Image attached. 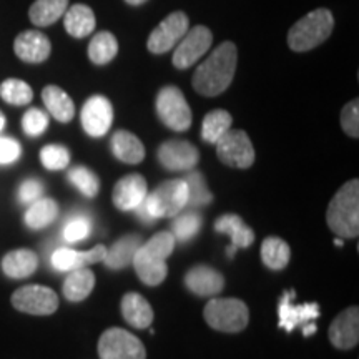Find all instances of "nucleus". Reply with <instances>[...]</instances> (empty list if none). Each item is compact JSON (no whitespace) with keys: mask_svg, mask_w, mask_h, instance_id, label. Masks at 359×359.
Instances as JSON below:
<instances>
[{"mask_svg":"<svg viewBox=\"0 0 359 359\" xmlns=\"http://www.w3.org/2000/svg\"><path fill=\"white\" fill-rule=\"evenodd\" d=\"M188 188L185 180H168L148 193L145 206L154 219L177 217L187 206Z\"/></svg>","mask_w":359,"mask_h":359,"instance_id":"obj_6","label":"nucleus"},{"mask_svg":"<svg viewBox=\"0 0 359 359\" xmlns=\"http://www.w3.org/2000/svg\"><path fill=\"white\" fill-rule=\"evenodd\" d=\"M215 230L231 238L233 248H248L255 241V231L238 215H223L215 223Z\"/></svg>","mask_w":359,"mask_h":359,"instance_id":"obj_25","label":"nucleus"},{"mask_svg":"<svg viewBox=\"0 0 359 359\" xmlns=\"http://www.w3.org/2000/svg\"><path fill=\"white\" fill-rule=\"evenodd\" d=\"M341 127L351 138L359 137V102L353 100L341 111Z\"/></svg>","mask_w":359,"mask_h":359,"instance_id":"obj_41","label":"nucleus"},{"mask_svg":"<svg viewBox=\"0 0 359 359\" xmlns=\"http://www.w3.org/2000/svg\"><path fill=\"white\" fill-rule=\"evenodd\" d=\"M213 42V34L208 27L195 25L188 29L183 39L177 43L173 53V65L178 70L190 69L193 64L200 60L210 50Z\"/></svg>","mask_w":359,"mask_h":359,"instance_id":"obj_10","label":"nucleus"},{"mask_svg":"<svg viewBox=\"0 0 359 359\" xmlns=\"http://www.w3.org/2000/svg\"><path fill=\"white\" fill-rule=\"evenodd\" d=\"M294 291H288L283 294L280 303V327L286 333H291L294 327H302L303 334L311 336L316 333V325L314 320L320 316V306L316 303H304V304H293Z\"/></svg>","mask_w":359,"mask_h":359,"instance_id":"obj_11","label":"nucleus"},{"mask_svg":"<svg viewBox=\"0 0 359 359\" xmlns=\"http://www.w3.org/2000/svg\"><path fill=\"white\" fill-rule=\"evenodd\" d=\"M13 52L27 64H42L50 57L52 45L47 35L39 30H25L17 35L13 42Z\"/></svg>","mask_w":359,"mask_h":359,"instance_id":"obj_17","label":"nucleus"},{"mask_svg":"<svg viewBox=\"0 0 359 359\" xmlns=\"http://www.w3.org/2000/svg\"><path fill=\"white\" fill-rule=\"evenodd\" d=\"M69 0H35L29 11V19L37 27H48L64 17Z\"/></svg>","mask_w":359,"mask_h":359,"instance_id":"obj_29","label":"nucleus"},{"mask_svg":"<svg viewBox=\"0 0 359 359\" xmlns=\"http://www.w3.org/2000/svg\"><path fill=\"white\" fill-rule=\"evenodd\" d=\"M334 29V17L327 8H316L306 13L291 27L288 45L294 52H308L321 45Z\"/></svg>","mask_w":359,"mask_h":359,"instance_id":"obj_4","label":"nucleus"},{"mask_svg":"<svg viewBox=\"0 0 359 359\" xmlns=\"http://www.w3.org/2000/svg\"><path fill=\"white\" fill-rule=\"evenodd\" d=\"M210 327L222 333H240L248 326V306L236 298H213L203 309Z\"/></svg>","mask_w":359,"mask_h":359,"instance_id":"obj_5","label":"nucleus"},{"mask_svg":"<svg viewBox=\"0 0 359 359\" xmlns=\"http://www.w3.org/2000/svg\"><path fill=\"white\" fill-rule=\"evenodd\" d=\"M42 100L47 107L48 114L53 118L62 123H69L75 115V105L74 100L69 97L65 90H62L57 85H47L42 90Z\"/></svg>","mask_w":359,"mask_h":359,"instance_id":"obj_24","label":"nucleus"},{"mask_svg":"<svg viewBox=\"0 0 359 359\" xmlns=\"http://www.w3.org/2000/svg\"><path fill=\"white\" fill-rule=\"evenodd\" d=\"M69 178H70V182L74 183V185L77 187L85 196H88V198L97 196L98 190H100V182H98V177L92 172V170H88L85 167H75L74 170H70Z\"/></svg>","mask_w":359,"mask_h":359,"instance_id":"obj_37","label":"nucleus"},{"mask_svg":"<svg viewBox=\"0 0 359 359\" xmlns=\"http://www.w3.org/2000/svg\"><path fill=\"white\" fill-rule=\"evenodd\" d=\"M238 62L236 45L223 42L193 75V88L203 97H217L230 87Z\"/></svg>","mask_w":359,"mask_h":359,"instance_id":"obj_1","label":"nucleus"},{"mask_svg":"<svg viewBox=\"0 0 359 359\" xmlns=\"http://www.w3.org/2000/svg\"><path fill=\"white\" fill-rule=\"evenodd\" d=\"M40 160L47 170H64L70 163V154L65 147L62 145H47L40 151Z\"/></svg>","mask_w":359,"mask_h":359,"instance_id":"obj_38","label":"nucleus"},{"mask_svg":"<svg viewBox=\"0 0 359 359\" xmlns=\"http://www.w3.org/2000/svg\"><path fill=\"white\" fill-rule=\"evenodd\" d=\"M0 97H2V100L7 102L8 105L22 107L32 102L34 90L30 88V85L25 83L24 80L8 79L4 80L2 85H0Z\"/></svg>","mask_w":359,"mask_h":359,"instance_id":"obj_34","label":"nucleus"},{"mask_svg":"<svg viewBox=\"0 0 359 359\" xmlns=\"http://www.w3.org/2000/svg\"><path fill=\"white\" fill-rule=\"evenodd\" d=\"M42 191L43 187L39 180H25L20 185L19 198L22 203H34V201H37L40 198Z\"/></svg>","mask_w":359,"mask_h":359,"instance_id":"obj_43","label":"nucleus"},{"mask_svg":"<svg viewBox=\"0 0 359 359\" xmlns=\"http://www.w3.org/2000/svg\"><path fill=\"white\" fill-rule=\"evenodd\" d=\"M190 29V19L185 12H173L167 19H163L158 27L148 37L147 47L155 55L167 53L177 47V43L183 39V35Z\"/></svg>","mask_w":359,"mask_h":359,"instance_id":"obj_12","label":"nucleus"},{"mask_svg":"<svg viewBox=\"0 0 359 359\" xmlns=\"http://www.w3.org/2000/svg\"><path fill=\"white\" fill-rule=\"evenodd\" d=\"M90 219L85 217H75L72 218L64 228V238L69 243H77V241L85 240L90 235Z\"/></svg>","mask_w":359,"mask_h":359,"instance_id":"obj_40","label":"nucleus"},{"mask_svg":"<svg viewBox=\"0 0 359 359\" xmlns=\"http://www.w3.org/2000/svg\"><path fill=\"white\" fill-rule=\"evenodd\" d=\"M95 25V13L83 4H75V6L67 8L64 13V27L67 34L75 39H85L93 32Z\"/></svg>","mask_w":359,"mask_h":359,"instance_id":"obj_22","label":"nucleus"},{"mask_svg":"<svg viewBox=\"0 0 359 359\" xmlns=\"http://www.w3.org/2000/svg\"><path fill=\"white\" fill-rule=\"evenodd\" d=\"M105 253L107 248L103 245H98L90 251L58 248L52 255V264L58 271H74V269L87 268L88 264L103 262Z\"/></svg>","mask_w":359,"mask_h":359,"instance_id":"obj_19","label":"nucleus"},{"mask_svg":"<svg viewBox=\"0 0 359 359\" xmlns=\"http://www.w3.org/2000/svg\"><path fill=\"white\" fill-rule=\"evenodd\" d=\"M233 118L226 110H213L203 118L201 138L208 143H217L231 128Z\"/></svg>","mask_w":359,"mask_h":359,"instance_id":"obj_33","label":"nucleus"},{"mask_svg":"<svg viewBox=\"0 0 359 359\" xmlns=\"http://www.w3.org/2000/svg\"><path fill=\"white\" fill-rule=\"evenodd\" d=\"M200 228H201L200 215L188 212V213L180 215V217L173 219L172 235L175 236V240L182 241V243H187V241H190L193 236L198 235Z\"/></svg>","mask_w":359,"mask_h":359,"instance_id":"obj_35","label":"nucleus"},{"mask_svg":"<svg viewBox=\"0 0 359 359\" xmlns=\"http://www.w3.org/2000/svg\"><path fill=\"white\" fill-rule=\"evenodd\" d=\"M39 266V258L30 250H15L7 253L2 259V269L8 278L24 280L34 275Z\"/></svg>","mask_w":359,"mask_h":359,"instance_id":"obj_27","label":"nucleus"},{"mask_svg":"<svg viewBox=\"0 0 359 359\" xmlns=\"http://www.w3.org/2000/svg\"><path fill=\"white\" fill-rule=\"evenodd\" d=\"M20 143L13 138L0 137V165H11L20 158Z\"/></svg>","mask_w":359,"mask_h":359,"instance_id":"obj_42","label":"nucleus"},{"mask_svg":"<svg viewBox=\"0 0 359 359\" xmlns=\"http://www.w3.org/2000/svg\"><path fill=\"white\" fill-rule=\"evenodd\" d=\"M185 285L191 293L198 296H215L224 288V280L217 269L200 264L187 273Z\"/></svg>","mask_w":359,"mask_h":359,"instance_id":"obj_20","label":"nucleus"},{"mask_svg":"<svg viewBox=\"0 0 359 359\" xmlns=\"http://www.w3.org/2000/svg\"><path fill=\"white\" fill-rule=\"evenodd\" d=\"M331 344L338 349H353L359 341V309L358 306H349L339 313L331 323L330 331Z\"/></svg>","mask_w":359,"mask_h":359,"instance_id":"obj_15","label":"nucleus"},{"mask_svg":"<svg viewBox=\"0 0 359 359\" xmlns=\"http://www.w3.org/2000/svg\"><path fill=\"white\" fill-rule=\"evenodd\" d=\"M217 145V155L222 163L233 168H250L255 163V148L243 130H228Z\"/></svg>","mask_w":359,"mask_h":359,"instance_id":"obj_9","label":"nucleus"},{"mask_svg":"<svg viewBox=\"0 0 359 359\" xmlns=\"http://www.w3.org/2000/svg\"><path fill=\"white\" fill-rule=\"evenodd\" d=\"M147 195L148 187L145 178L138 173H132L116 182L114 193H111V200H114L116 208L122 210V212H128V210H135L138 205L143 203Z\"/></svg>","mask_w":359,"mask_h":359,"instance_id":"obj_18","label":"nucleus"},{"mask_svg":"<svg viewBox=\"0 0 359 359\" xmlns=\"http://www.w3.org/2000/svg\"><path fill=\"white\" fill-rule=\"evenodd\" d=\"M291 251L286 241L281 238L269 236L262 245V259L269 269H283L290 263Z\"/></svg>","mask_w":359,"mask_h":359,"instance_id":"obj_32","label":"nucleus"},{"mask_svg":"<svg viewBox=\"0 0 359 359\" xmlns=\"http://www.w3.org/2000/svg\"><path fill=\"white\" fill-rule=\"evenodd\" d=\"M175 243L177 240L172 231H160L137 250L132 263L138 278L147 286H158L167 278V258L172 255Z\"/></svg>","mask_w":359,"mask_h":359,"instance_id":"obj_2","label":"nucleus"},{"mask_svg":"<svg viewBox=\"0 0 359 359\" xmlns=\"http://www.w3.org/2000/svg\"><path fill=\"white\" fill-rule=\"evenodd\" d=\"M200 154L191 143L185 140H170L161 143L158 148V160L165 168L172 172L191 170L198 163Z\"/></svg>","mask_w":359,"mask_h":359,"instance_id":"obj_16","label":"nucleus"},{"mask_svg":"<svg viewBox=\"0 0 359 359\" xmlns=\"http://www.w3.org/2000/svg\"><path fill=\"white\" fill-rule=\"evenodd\" d=\"M122 314L125 321L138 330H145L154 323L155 313L150 303L138 293H127L122 299Z\"/></svg>","mask_w":359,"mask_h":359,"instance_id":"obj_23","label":"nucleus"},{"mask_svg":"<svg viewBox=\"0 0 359 359\" xmlns=\"http://www.w3.org/2000/svg\"><path fill=\"white\" fill-rule=\"evenodd\" d=\"M13 308L22 313L47 316L57 311L58 296L53 290L40 285L22 286L12 294Z\"/></svg>","mask_w":359,"mask_h":359,"instance_id":"obj_13","label":"nucleus"},{"mask_svg":"<svg viewBox=\"0 0 359 359\" xmlns=\"http://www.w3.org/2000/svg\"><path fill=\"white\" fill-rule=\"evenodd\" d=\"M331 231L341 238L359 235V182L351 180L336 191L326 212Z\"/></svg>","mask_w":359,"mask_h":359,"instance_id":"obj_3","label":"nucleus"},{"mask_svg":"<svg viewBox=\"0 0 359 359\" xmlns=\"http://www.w3.org/2000/svg\"><path fill=\"white\" fill-rule=\"evenodd\" d=\"M4 127H6V116H4L2 111H0V132H2Z\"/></svg>","mask_w":359,"mask_h":359,"instance_id":"obj_45","label":"nucleus"},{"mask_svg":"<svg viewBox=\"0 0 359 359\" xmlns=\"http://www.w3.org/2000/svg\"><path fill=\"white\" fill-rule=\"evenodd\" d=\"M100 359H147L145 346L122 327H110L98 339Z\"/></svg>","mask_w":359,"mask_h":359,"instance_id":"obj_8","label":"nucleus"},{"mask_svg":"<svg viewBox=\"0 0 359 359\" xmlns=\"http://www.w3.org/2000/svg\"><path fill=\"white\" fill-rule=\"evenodd\" d=\"M125 2H127L128 6H142V4H145L147 0H125Z\"/></svg>","mask_w":359,"mask_h":359,"instance_id":"obj_44","label":"nucleus"},{"mask_svg":"<svg viewBox=\"0 0 359 359\" xmlns=\"http://www.w3.org/2000/svg\"><path fill=\"white\" fill-rule=\"evenodd\" d=\"M114 123V107L103 95H93L85 102L82 109V127L90 137L98 138L109 133Z\"/></svg>","mask_w":359,"mask_h":359,"instance_id":"obj_14","label":"nucleus"},{"mask_svg":"<svg viewBox=\"0 0 359 359\" xmlns=\"http://www.w3.org/2000/svg\"><path fill=\"white\" fill-rule=\"evenodd\" d=\"M156 114L173 132H185L191 125V110L183 92L177 87L161 88L156 95Z\"/></svg>","mask_w":359,"mask_h":359,"instance_id":"obj_7","label":"nucleus"},{"mask_svg":"<svg viewBox=\"0 0 359 359\" xmlns=\"http://www.w3.org/2000/svg\"><path fill=\"white\" fill-rule=\"evenodd\" d=\"M111 151L120 161L128 165H137L145 158V147L140 138L127 130H118L111 137Z\"/></svg>","mask_w":359,"mask_h":359,"instance_id":"obj_21","label":"nucleus"},{"mask_svg":"<svg viewBox=\"0 0 359 359\" xmlns=\"http://www.w3.org/2000/svg\"><path fill=\"white\" fill-rule=\"evenodd\" d=\"M140 245L142 238L138 235L122 236L120 240H116L115 243L111 245L110 250H107L103 263H105V266L110 269H123L133 262L135 253L140 248Z\"/></svg>","mask_w":359,"mask_h":359,"instance_id":"obj_26","label":"nucleus"},{"mask_svg":"<svg viewBox=\"0 0 359 359\" xmlns=\"http://www.w3.org/2000/svg\"><path fill=\"white\" fill-rule=\"evenodd\" d=\"M118 53V42L110 32H98L88 45V58L95 65H107Z\"/></svg>","mask_w":359,"mask_h":359,"instance_id":"obj_30","label":"nucleus"},{"mask_svg":"<svg viewBox=\"0 0 359 359\" xmlns=\"http://www.w3.org/2000/svg\"><path fill=\"white\" fill-rule=\"evenodd\" d=\"M22 128L29 137H39L48 128V116L40 109H30L22 118Z\"/></svg>","mask_w":359,"mask_h":359,"instance_id":"obj_39","label":"nucleus"},{"mask_svg":"<svg viewBox=\"0 0 359 359\" xmlns=\"http://www.w3.org/2000/svg\"><path fill=\"white\" fill-rule=\"evenodd\" d=\"M58 215V205L52 198H42L34 201L25 213L27 226L32 230L48 226Z\"/></svg>","mask_w":359,"mask_h":359,"instance_id":"obj_31","label":"nucleus"},{"mask_svg":"<svg viewBox=\"0 0 359 359\" xmlns=\"http://www.w3.org/2000/svg\"><path fill=\"white\" fill-rule=\"evenodd\" d=\"M187 188H188V201L187 205L190 206H203L212 201V193L206 188V183L200 172H191L187 175L185 178Z\"/></svg>","mask_w":359,"mask_h":359,"instance_id":"obj_36","label":"nucleus"},{"mask_svg":"<svg viewBox=\"0 0 359 359\" xmlns=\"http://www.w3.org/2000/svg\"><path fill=\"white\" fill-rule=\"evenodd\" d=\"M95 286V275L87 268H79L70 271L64 283V296L69 302H83L92 293Z\"/></svg>","mask_w":359,"mask_h":359,"instance_id":"obj_28","label":"nucleus"}]
</instances>
